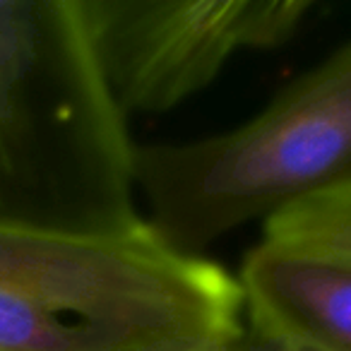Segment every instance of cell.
<instances>
[{
	"label": "cell",
	"mask_w": 351,
	"mask_h": 351,
	"mask_svg": "<svg viewBox=\"0 0 351 351\" xmlns=\"http://www.w3.org/2000/svg\"><path fill=\"white\" fill-rule=\"evenodd\" d=\"M135 164L82 0H0V226L135 229Z\"/></svg>",
	"instance_id": "obj_1"
},
{
	"label": "cell",
	"mask_w": 351,
	"mask_h": 351,
	"mask_svg": "<svg viewBox=\"0 0 351 351\" xmlns=\"http://www.w3.org/2000/svg\"><path fill=\"white\" fill-rule=\"evenodd\" d=\"M245 335L239 279L152 226H0V351H207Z\"/></svg>",
	"instance_id": "obj_2"
},
{
	"label": "cell",
	"mask_w": 351,
	"mask_h": 351,
	"mask_svg": "<svg viewBox=\"0 0 351 351\" xmlns=\"http://www.w3.org/2000/svg\"><path fill=\"white\" fill-rule=\"evenodd\" d=\"M135 173L145 221L191 255L351 183V41L234 130L137 147Z\"/></svg>",
	"instance_id": "obj_3"
},
{
	"label": "cell",
	"mask_w": 351,
	"mask_h": 351,
	"mask_svg": "<svg viewBox=\"0 0 351 351\" xmlns=\"http://www.w3.org/2000/svg\"><path fill=\"white\" fill-rule=\"evenodd\" d=\"M308 10L303 0H82L99 65L125 116L176 108L234 56L289 41Z\"/></svg>",
	"instance_id": "obj_4"
},
{
	"label": "cell",
	"mask_w": 351,
	"mask_h": 351,
	"mask_svg": "<svg viewBox=\"0 0 351 351\" xmlns=\"http://www.w3.org/2000/svg\"><path fill=\"white\" fill-rule=\"evenodd\" d=\"M236 279L253 335L315 351H351V272L260 243Z\"/></svg>",
	"instance_id": "obj_5"
},
{
	"label": "cell",
	"mask_w": 351,
	"mask_h": 351,
	"mask_svg": "<svg viewBox=\"0 0 351 351\" xmlns=\"http://www.w3.org/2000/svg\"><path fill=\"white\" fill-rule=\"evenodd\" d=\"M263 231L272 248L351 272V183L287 207Z\"/></svg>",
	"instance_id": "obj_6"
},
{
	"label": "cell",
	"mask_w": 351,
	"mask_h": 351,
	"mask_svg": "<svg viewBox=\"0 0 351 351\" xmlns=\"http://www.w3.org/2000/svg\"><path fill=\"white\" fill-rule=\"evenodd\" d=\"M207 351H255L253 344H250L248 335H243V339L239 344H231V346H221V349H207Z\"/></svg>",
	"instance_id": "obj_7"
}]
</instances>
